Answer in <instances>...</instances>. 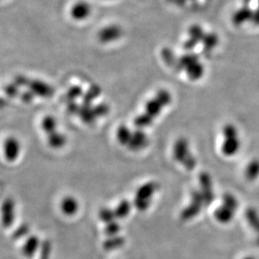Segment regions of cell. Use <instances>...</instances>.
I'll return each instance as SVG.
<instances>
[{
  "instance_id": "obj_1",
  "label": "cell",
  "mask_w": 259,
  "mask_h": 259,
  "mask_svg": "<svg viewBox=\"0 0 259 259\" xmlns=\"http://www.w3.org/2000/svg\"><path fill=\"white\" fill-rule=\"evenodd\" d=\"M200 184L201 189H195L191 193V202L188 207L182 211L180 218L184 221L191 219L199 214L201 210L204 206H209L212 202V179H209L208 174H201L200 176Z\"/></svg>"
},
{
  "instance_id": "obj_2",
  "label": "cell",
  "mask_w": 259,
  "mask_h": 259,
  "mask_svg": "<svg viewBox=\"0 0 259 259\" xmlns=\"http://www.w3.org/2000/svg\"><path fill=\"white\" fill-rule=\"evenodd\" d=\"M222 140L221 152L225 157H234L238 154L242 141L240 139L239 131L237 126L232 123H227L222 127Z\"/></svg>"
},
{
  "instance_id": "obj_3",
  "label": "cell",
  "mask_w": 259,
  "mask_h": 259,
  "mask_svg": "<svg viewBox=\"0 0 259 259\" xmlns=\"http://www.w3.org/2000/svg\"><path fill=\"white\" fill-rule=\"evenodd\" d=\"M238 207V200L234 195L231 193L225 194L217 209L215 210V220L220 224H229L236 217Z\"/></svg>"
},
{
  "instance_id": "obj_4",
  "label": "cell",
  "mask_w": 259,
  "mask_h": 259,
  "mask_svg": "<svg viewBox=\"0 0 259 259\" xmlns=\"http://www.w3.org/2000/svg\"><path fill=\"white\" fill-rule=\"evenodd\" d=\"M173 156L174 160L184 166L187 170H194L197 165V158L189 149V141L185 138H179L174 142L173 147Z\"/></svg>"
},
{
  "instance_id": "obj_5",
  "label": "cell",
  "mask_w": 259,
  "mask_h": 259,
  "mask_svg": "<svg viewBox=\"0 0 259 259\" xmlns=\"http://www.w3.org/2000/svg\"><path fill=\"white\" fill-rule=\"evenodd\" d=\"M160 188L157 182L150 181L143 184L138 189L135 196V207L140 212H145L152 203V197Z\"/></svg>"
},
{
  "instance_id": "obj_6",
  "label": "cell",
  "mask_w": 259,
  "mask_h": 259,
  "mask_svg": "<svg viewBox=\"0 0 259 259\" xmlns=\"http://www.w3.org/2000/svg\"><path fill=\"white\" fill-rule=\"evenodd\" d=\"M189 39L184 43V48L186 50H192L199 43L202 42L206 33L199 25H193L188 29Z\"/></svg>"
},
{
  "instance_id": "obj_7",
  "label": "cell",
  "mask_w": 259,
  "mask_h": 259,
  "mask_svg": "<svg viewBox=\"0 0 259 259\" xmlns=\"http://www.w3.org/2000/svg\"><path fill=\"white\" fill-rule=\"evenodd\" d=\"M122 35V29L118 25H112L104 27L98 33V40L103 44L113 42Z\"/></svg>"
},
{
  "instance_id": "obj_8",
  "label": "cell",
  "mask_w": 259,
  "mask_h": 259,
  "mask_svg": "<svg viewBox=\"0 0 259 259\" xmlns=\"http://www.w3.org/2000/svg\"><path fill=\"white\" fill-rule=\"evenodd\" d=\"M27 87L35 96L45 98L52 97L55 92L51 86L40 80H30Z\"/></svg>"
},
{
  "instance_id": "obj_9",
  "label": "cell",
  "mask_w": 259,
  "mask_h": 259,
  "mask_svg": "<svg viewBox=\"0 0 259 259\" xmlns=\"http://www.w3.org/2000/svg\"><path fill=\"white\" fill-rule=\"evenodd\" d=\"M15 204L11 198H7L3 202L2 222L5 228L10 227L15 222Z\"/></svg>"
},
{
  "instance_id": "obj_10",
  "label": "cell",
  "mask_w": 259,
  "mask_h": 259,
  "mask_svg": "<svg viewBox=\"0 0 259 259\" xmlns=\"http://www.w3.org/2000/svg\"><path fill=\"white\" fill-rule=\"evenodd\" d=\"M149 145V139L143 130L137 128L135 132H133L132 138L127 148L132 151H140V150L147 147Z\"/></svg>"
},
{
  "instance_id": "obj_11",
  "label": "cell",
  "mask_w": 259,
  "mask_h": 259,
  "mask_svg": "<svg viewBox=\"0 0 259 259\" xmlns=\"http://www.w3.org/2000/svg\"><path fill=\"white\" fill-rule=\"evenodd\" d=\"M4 150L5 158L10 162L15 161L20 155V145L17 139L14 137L8 138L5 140Z\"/></svg>"
},
{
  "instance_id": "obj_12",
  "label": "cell",
  "mask_w": 259,
  "mask_h": 259,
  "mask_svg": "<svg viewBox=\"0 0 259 259\" xmlns=\"http://www.w3.org/2000/svg\"><path fill=\"white\" fill-rule=\"evenodd\" d=\"M92 12V8L88 3L79 1L73 5L71 10V15L76 20H84L89 17Z\"/></svg>"
},
{
  "instance_id": "obj_13",
  "label": "cell",
  "mask_w": 259,
  "mask_h": 259,
  "mask_svg": "<svg viewBox=\"0 0 259 259\" xmlns=\"http://www.w3.org/2000/svg\"><path fill=\"white\" fill-rule=\"evenodd\" d=\"M252 17H253V12L252 10L247 5H244L242 8H240L239 10H237L236 12L233 13L232 21L233 25L239 26L246 22L252 21Z\"/></svg>"
},
{
  "instance_id": "obj_14",
  "label": "cell",
  "mask_w": 259,
  "mask_h": 259,
  "mask_svg": "<svg viewBox=\"0 0 259 259\" xmlns=\"http://www.w3.org/2000/svg\"><path fill=\"white\" fill-rule=\"evenodd\" d=\"M184 71L190 80L197 81L201 79L204 75L205 68L204 66L200 61V59L198 58L189 65L187 66Z\"/></svg>"
},
{
  "instance_id": "obj_15",
  "label": "cell",
  "mask_w": 259,
  "mask_h": 259,
  "mask_svg": "<svg viewBox=\"0 0 259 259\" xmlns=\"http://www.w3.org/2000/svg\"><path fill=\"white\" fill-rule=\"evenodd\" d=\"M40 245H41V242L37 236H35V235L30 236L23 245V254L29 258L32 257L33 256H35L38 249L40 248Z\"/></svg>"
},
{
  "instance_id": "obj_16",
  "label": "cell",
  "mask_w": 259,
  "mask_h": 259,
  "mask_svg": "<svg viewBox=\"0 0 259 259\" xmlns=\"http://www.w3.org/2000/svg\"><path fill=\"white\" fill-rule=\"evenodd\" d=\"M60 208L66 216L72 217L78 212L79 204L76 198L73 197H67L62 200L60 203Z\"/></svg>"
},
{
  "instance_id": "obj_17",
  "label": "cell",
  "mask_w": 259,
  "mask_h": 259,
  "mask_svg": "<svg viewBox=\"0 0 259 259\" xmlns=\"http://www.w3.org/2000/svg\"><path fill=\"white\" fill-rule=\"evenodd\" d=\"M244 176L247 181H256L259 179V160L254 159L247 163L245 167Z\"/></svg>"
},
{
  "instance_id": "obj_18",
  "label": "cell",
  "mask_w": 259,
  "mask_h": 259,
  "mask_svg": "<svg viewBox=\"0 0 259 259\" xmlns=\"http://www.w3.org/2000/svg\"><path fill=\"white\" fill-rule=\"evenodd\" d=\"M79 117L87 124H92L97 119L92 105L81 104Z\"/></svg>"
},
{
  "instance_id": "obj_19",
  "label": "cell",
  "mask_w": 259,
  "mask_h": 259,
  "mask_svg": "<svg viewBox=\"0 0 259 259\" xmlns=\"http://www.w3.org/2000/svg\"><path fill=\"white\" fill-rule=\"evenodd\" d=\"M48 145L55 150L61 149L67 144V137L61 133L55 132L48 135Z\"/></svg>"
},
{
  "instance_id": "obj_20",
  "label": "cell",
  "mask_w": 259,
  "mask_h": 259,
  "mask_svg": "<svg viewBox=\"0 0 259 259\" xmlns=\"http://www.w3.org/2000/svg\"><path fill=\"white\" fill-rule=\"evenodd\" d=\"M101 87L96 84L91 86L82 97V104L92 105V102L101 94Z\"/></svg>"
},
{
  "instance_id": "obj_21",
  "label": "cell",
  "mask_w": 259,
  "mask_h": 259,
  "mask_svg": "<svg viewBox=\"0 0 259 259\" xmlns=\"http://www.w3.org/2000/svg\"><path fill=\"white\" fill-rule=\"evenodd\" d=\"M125 243V238L122 236H113L109 237L107 239L105 240L102 243L103 248L107 251H112V250L118 249L122 247Z\"/></svg>"
},
{
  "instance_id": "obj_22",
  "label": "cell",
  "mask_w": 259,
  "mask_h": 259,
  "mask_svg": "<svg viewBox=\"0 0 259 259\" xmlns=\"http://www.w3.org/2000/svg\"><path fill=\"white\" fill-rule=\"evenodd\" d=\"M163 108H164L163 105L155 97L148 101L145 104V112L153 118L158 117L160 114Z\"/></svg>"
},
{
  "instance_id": "obj_23",
  "label": "cell",
  "mask_w": 259,
  "mask_h": 259,
  "mask_svg": "<svg viewBox=\"0 0 259 259\" xmlns=\"http://www.w3.org/2000/svg\"><path fill=\"white\" fill-rule=\"evenodd\" d=\"M202 43L205 50H207V52H211L218 45L219 37L215 33H206Z\"/></svg>"
},
{
  "instance_id": "obj_24",
  "label": "cell",
  "mask_w": 259,
  "mask_h": 259,
  "mask_svg": "<svg viewBox=\"0 0 259 259\" xmlns=\"http://www.w3.org/2000/svg\"><path fill=\"white\" fill-rule=\"evenodd\" d=\"M133 132L126 125H120L117 130V141L120 145H127L130 144Z\"/></svg>"
},
{
  "instance_id": "obj_25",
  "label": "cell",
  "mask_w": 259,
  "mask_h": 259,
  "mask_svg": "<svg viewBox=\"0 0 259 259\" xmlns=\"http://www.w3.org/2000/svg\"><path fill=\"white\" fill-rule=\"evenodd\" d=\"M131 208H132L131 203L127 200H123L120 202L119 204L117 205V207L114 210L116 218L122 219V218L127 217L130 213Z\"/></svg>"
},
{
  "instance_id": "obj_26",
  "label": "cell",
  "mask_w": 259,
  "mask_h": 259,
  "mask_svg": "<svg viewBox=\"0 0 259 259\" xmlns=\"http://www.w3.org/2000/svg\"><path fill=\"white\" fill-rule=\"evenodd\" d=\"M41 126H42V130L49 135L56 131L57 122L55 117L48 115L43 118Z\"/></svg>"
},
{
  "instance_id": "obj_27",
  "label": "cell",
  "mask_w": 259,
  "mask_h": 259,
  "mask_svg": "<svg viewBox=\"0 0 259 259\" xmlns=\"http://www.w3.org/2000/svg\"><path fill=\"white\" fill-rule=\"evenodd\" d=\"M153 121H154V118L152 117H150V115L147 114L146 112H144L142 114L139 115L138 117H136L134 123L137 128L143 130V128L149 127L152 124Z\"/></svg>"
},
{
  "instance_id": "obj_28",
  "label": "cell",
  "mask_w": 259,
  "mask_h": 259,
  "mask_svg": "<svg viewBox=\"0 0 259 259\" xmlns=\"http://www.w3.org/2000/svg\"><path fill=\"white\" fill-rule=\"evenodd\" d=\"M247 222H249L250 226L252 227L251 228L253 230V232L259 233V213L256 210L247 211ZM257 240H259V235Z\"/></svg>"
},
{
  "instance_id": "obj_29",
  "label": "cell",
  "mask_w": 259,
  "mask_h": 259,
  "mask_svg": "<svg viewBox=\"0 0 259 259\" xmlns=\"http://www.w3.org/2000/svg\"><path fill=\"white\" fill-rule=\"evenodd\" d=\"M98 217L102 222H105L106 224L109 222H113L116 219V215H115L114 210L110 209L107 207H103L100 210L98 213Z\"/></svg>"
},
{
  "instance_id": "obj_30",
  "label": "cell",
  "mask_w": 259,
  "mask_h": 259,
  "mask_svg": "<svg viewBox=\"0 0 259 259\" xmlns=\"http://www.w3.org/2000/svg\"><path fill=\"white\" fill-rule=\"evenodd\" d=\"M155 98L163 105L164 107H167L172 102V96L170 92H168L167 90L165 89L159 90L155 95Z\"/></svg>"
},
{
  "instance_id": "obj_31",
  "label": "cell",
  "mask_w": 259,
  "mask_h": 259,
  "mask_svg": "<svg viewBox=\"0 0 259 259\" xmlns=\"http://www.w3.org/2000/svg\"><path fill=\"white\" fill-rule=\"evenodd\" d=\"M83 94H84L83 89L80 86H73L68 91L67 99L68 100V102L77 101L79 97H83Z\"/></svg>"
},
{
  "instance_id": "obj_32",
  "label": "cell",
  "mask_w": 259,
  "mask_h": 259,
  "mask_svg": "<svg viewBox=\"0 0 259 259\" xmlns=\"http://www.w3.org/2000/svg\"><path fill=\"white\" fill-rule=\"evenodd\" d=\"M162 58L163 60H165V62L169 66H172L175 68L176 66L177 60L175 55L172 50H170V48H165L162 50Z\"/></svg>"
},
{
  "instance_id": "obj_33",
  "label": "cell",
  "mask_w": 259,
  "mask_h": 259,
  "mask_svg": "<svg viewBox=\"0 0 259 259\" xmlns=\"http://www.w3.org/2000/svg\"><path fill=\"white\" fill-rule=\"evenodd\" d=\"M40 249L39 259H50L51 253V242H50V240L43 241L40 245Z\"/></svg>"
},
{
  "instance_id": "obj_34",
  "label": "cell",
  "mask_w": 259,
  "mask_h": 259,
  "mask_svg": "<svg viewBox=\"0 0 259 259\" xmlns=\"http://www.w3.org/2000/svg\"><path fill=\"white\" fill-rule=\"evenodd\" d=\"M120 230H121V227H120L119 223L116 221H113V222L106 224L104 231L105 233L108 237H113V236H117Z\"/></svg>"
},
{
  "instance_id": "obj_35",
  "label": "cell",
  "mask_w": 259,
  "mask_h": 259,
  "mask_svg": "<svg viewBox=\"0 0 259 259\" xmlns=\"http://www.w3.org/2000/svg\"><path fill=\"white\" fill-rule=\"evenodd\" d=\"M30 231L29 225L25 224V223L20 225V227H18L17 229L15 230L13 233V239L19 240L21 239L23 237H26L30 233Z\"/></svg>"
},
{
  "instance_id": "obj_36",
  "label": "cell",
  "mask_w": 259,
  "mask_h": 259,
  "mask_svg": "<svg viewBox=\"0 0 259 259\" xmlns=\"http://www.w3.org/2000/svg\"><path fill=\"white\" fill-rule=\"evenodd\" d=\"M93 110L97 118L98 117H104L106 115L108 114L109 112V107L106 103H99V104L93 106Z\"/></svg>"
},
{
  "instance_id": "obj_37",
  "label": "cell",
  "mask_w": 259,
  "mask_h": 259,
  "mask_svg": "<svg viewBox=\"0 0 259 259\" xmlns=\"http://www.w3.org/2000/svg\"><path fill=\"white\" fill-rule=\"evenodd\" d=\"M5 92L9 97H16L20 95V87L13 82L5 87Z\"/></svg>"
},
{
  "instance_id": "obj_38",
  "label": "cell",
  "mask_w": 259,
  "mask_h": 259,
  "mask_svg": "<svg viewBox=\"0 0 259 259\" xmlns=\"http://www.w3.org/2000/svg\"><path fill=\"white\" fill-rule=\"evenodd\" d=\"M20 99L25 103H30L35 98V95L30 89L20 92Z\"/></svg>"
},
{
  "instance_id": "obj_39",
  "label": "cell",
  "mask_w": 259,
  "mask_h": 259,
  "mask_svg": "<svg viewBox=\"0 0 259 259\" xmlns=\"http://www.w3.org/2000/svg\"><path fill=\"white\" fill-rule=\"evenodd\" d=\"M30 79L24 75H18L15 78L14 83L18 86V87H28Z\"/></svg>"
},
{
  "instance_id": "obj_40",
  "label": "cell",
  "mask_w": 259,
  "mask_h": 259,
  "mask_svg": "<svg viewBox=\"0 0 259 259\" xmlns=\"http://www.w3.org/2000/svg\"><path fill=\"white\" fill-rule=\"evenodd\" d=\"M81 105L77 101H71L68 103V111L71 114H78L80 111Z\"/></svg>"
},
{
  "instance_id": "obj_41",
  "label": "cell",
  "mask_w": 259,
  "mask_h": 259,
  "mask_svg": "<svg viewBox=\"0 0 259 259\" xmlns=\"http://www.w3.org/2000/svg\"><path fill=\"white\" fill-rule=\"evenodd\" d=\"M252 22L255 25H259V9H257L255 12H253Z\"/></svg>"
},
{
  "instance_id": "obj_42",
  "label": "cell",
  "mask_w": 259,
  "mask_h": 259,
  "mask_svg": "<svg viewBox=\"0 0 259 259\" xmlns=\"http://www.w3.org/2000/svg\"><path fill=\"white\" fill-rule=\"evenodd\" d=\"M243 259H255V258H253V257H245V258H243Z\"/></svg>"
}]
</instances>
